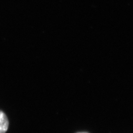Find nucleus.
<instances>
[{"instance_id": "f03ea898", "label": "nucleus", "mask_w": 133, "mask_h": 133, "mask_svg": "<svg viewBox=\"0 0 133 133\" xmlns=\"http://www.w3.org/2000/svg\"><path fill=\"white\" fill-rule=\"evenodd\" d=\"M78 133H87V132H78Z\"/></svg>"}, {"instance_id": "f257e3e1", "label": "nucleus", "mask_w": 133, "mask_h": 133, "mask_svg": "<svg viewBox=\"0 0 133 133\" xmlns=\"http://www.w3.org/2000/svg\"><path fill=\"white\" fill-rule=\"evenodd\" d=\"M9 127V121L5 113L0 110V133H6Z\"/></svg>"}]
</instances>
